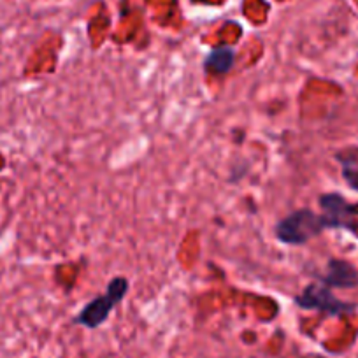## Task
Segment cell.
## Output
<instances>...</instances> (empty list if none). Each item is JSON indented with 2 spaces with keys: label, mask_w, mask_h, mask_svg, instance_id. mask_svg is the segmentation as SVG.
I'll list each match as a JSON object with an SVG mask.
<instances>
[{
  "label": "cell",
  "mask_w": 358,
  "mask_h": 358,
  "mask_svg": "<svg viewBox=\"0 0 358 358\" xmlns=\"http://www.w3.org/2000/svg\"><path fill=\"white\" fill-rule=\"evenodd\" d=\"M325 229L322 216H316L311 211H295L285 220H281L276 227V236L285 244H299L308 243L315 236H318Z\"/></svg>",
  "instance_id": "cell-1"
},
{
  "label": "cell",
  "mask_w": 358,
  "mask_h": 358,
  "mask_svg": "<svg viewBox=\"0 0 358 358\" xmlns=\"http://www.w3.org/2000/svg\"><path fill=\"white\" fill-rule=\"evenodd\" d=\"M127 290H129V281L125 278H116V280H113L109 283L106 295L90 302L79 313L78 318H76V323H81V325L88 327V329H97V327H101L108 320L109 313L115 309V306L125 297Z\"/></svg>",
  "instance_id": "cell-2"
},
{
  "label": "cell",
  "mask_w": 358,
  "mask_h": 358,
  "mask_svg": "<svg viewBox=\"0 0 358 358\" xmlns=\"http://www.w3.org/2000/svg\"><path fill=\"white\" fill-rule=\"evenodd\" d=\"M320 204L323 208V225L325 227H343V229L357 230V220H358V208L351 206L344 201L343 197L336 194L323 195L320 199Z\"/></svg>",
  "instance_id": "cell-3"
},
{
  "label": "cell",
  "mask_w": 358,
  "mask_h": 358,
  "mask_svg": "<svg viewBox=\"0 0 358 358\" xmlns=\"http://www.w3.org/2000/svg\"><path fill=\"white\" fill-rule=\"evenodd\" d=\"M295 302L304 309H318V311L329 313V315H344V313L353 311V306L336 299L329 288L316 283L309 285V287L295 299Z\"/></svg>",
  "instance_id": "cell-4"
},
{
  "label": "cell",
  "mask_w": 358,
  "mask_h": 358,
  "mask_svg": "<svg viewBox=\"0 0 358 358\" xmlns=\"http://www.w3.org/2000/svg\"><path fill=\"white\" fill-rule=\"evenodd\" d=\"M323 281L336 288H353L358 285V273L353 265L346 264V262L332 260Z\"/></svg>",
  "instance_id": "cell-5"
},
{
  "label": "cell",
  "mask_w": 358,
  "mask_h": 358,
  "mask_svg": "<svg viewBox=\"0 0 358 358\" xmlns=\"http://www.w3.org/2000/svg\"><path fill=\"white\" fill-rule=\"evenodd\" d=\"M234 51L230 48L222 46V48H216L209 53V57L206 58V69L213 74H225V72L230 71L234 64Z\"/></svg>",
  "instance_id": "cell-6"
},
{
  "label": "cell",
  "mask_w": 358,
  "mask_h": 358,
  "mask_svg": "<svg viewBox=\"0 0 358 358\" xmlns=\"http://www.w3.org/2000/svg\"><path fill=\"white\" fill-rule=\"evenodd\" d=\"M344 162V176L346 181L351 187L358 188V164L353 160H343Z\"/></svg>",
  "instance_id": "cell-7"
}]
</instances>
